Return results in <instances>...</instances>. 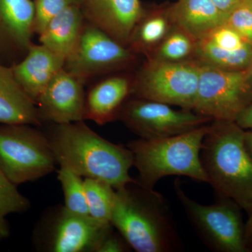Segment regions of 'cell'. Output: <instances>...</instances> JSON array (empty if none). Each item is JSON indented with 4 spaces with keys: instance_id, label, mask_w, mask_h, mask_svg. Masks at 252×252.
<instances>
[{
    "instance_id": "5",
    "label": "cell",
    "mask_w": 252,
    "mask_h": 252,
    "mask_svg": "<svg viewBox=\"0 0 252 252\" xmlns=\"http://www.w3.org/2000/svg\"><path fill=\"white\" fill-rule=\"evenodd\" d=\"M33 126L0 125V169L16 186L49 175L58 163L45 132Z\"/></svg>"
},
{
    "instance_id": "19",
    "label": "cell",
    "mask_w": 252,
    "mask_h": 252,
    "mask_svg": "<svg viewBox=\"0 0 252 252\" xmlns=\"http://www.w3.org/2000/svg\"><path fill=\"white\" fill-rule=\"evenodd\" d=\"M85 20L81 6H69L46 25L39 34L40 44L66 61L77 49Z\"/></svg>"
},
{
    "instance_id": "2",
    "label": "cell",
    "mask_w": 252,
    "mask_h": 252,
    "mask_svg": "<svg viewBox=\"0 0 252 252\" xmlns=\"http://www.w3.org/2000/svg\"><path fill=\"white\" fill-rule=\"evenodd\" d=\"M111 223L136 252H171L181 248L163 197L137 180L115 190Z\"/></svg>"
},
{
    "instance_id": "12",
    "label": "cell",
    "mask_w": 252,
    "mask_h": 252,
    "mask_svg": "<svg viewBox=\"0 0 252 252\" xmlns=\"http://www.w3.org/2000/svg\"><path fill=\"white\" fill-rule=\"evenodd\" d=\"M85 80L63 69L36 101L42 122L69 124L85 121Z\"/></svg>"
},
{
    "instance_id": "27",
    "label": "cell",
    "mask_w": 252,
    "mask_h": 252,
    "mask_svg": "<svg viewBox=\"0 0 252 252\" xmlns=\"http://www.w3.org/2000/svg\"><path fill=\"white\" fill-rule=\"evenodd\" d=\"M225 23L252 46V9L245 0L228 14Z\"/></svg>"
},
{
    "instance_id": "17",
    "label": "cell",
    "mask_w": 252,
    "mask_h": 252,
    "mask_svg": "<svg viewBox=\"0 0 252 252\" xmlns=\"http://www.w3.org/2000/svg\"><path fill=\"white\" fill-rule=\"evenodd\" d=\"M132 89V81L125 76H113L99 81L86 94L84 119L102 126L117 119Z\"/></svg>"
},
{
    "instance_id": "32",
    "label": "cell",
    "mask_w": 252,
    "mask_h": 252,
    "mask_svg": "<svg viewBox=\"0 0 252 252\" xmlns=\"http://www.w3.org/2000/svg\"><path fill=\"white\" fill-rule=\"evenodd\" d=\"M249 212L250 216L245 224V242L248 252L252 250V208Z\"/></svg>"
},
{
    "instance_id": "10",
    "label": "cell",
    "mask_w": 252,
    "mask_h": 252,
    "mask_svg": "<svg viewBox=\"0 0 252 252\" xmlns=\"http://www.w3.org/2000/svg\"><path fill=\"white\" fill-rule=\"evenodd\" d=\"M170 106L135 97L124 104L117 119L140 138L146 140L180 135L212 121L192 110H175Z\"/></svg>"
},
{
    "instance_id": "18",
    "label": "cell",
    "mask_w": 252,
    "mask_h": 252,
    "mask_svg": "<svg viewBox=\"0 0 252 252\" xmlns=\"http://www.w3.org/2000/svg\"><path fill=\"white\" fill-rule=\"evenodd\" d=\"M42 123L36 102L18 84L12 67L0 64V125Z\"/></svg>"
},
{
    "instance_id": "35",
    "label": "cell",
    "mask_w": 252,
    "mask_h": 252,
    "mask_svg": "<svg viewBox=\"0 0 252 252\" xmlns=\"http://www.w3.org/2000/svg\"><path fill=\"white\" fill-rule=\"evenodd\" d=\"M249 71H250V75H251V77L252 79V63L250 67L248 68Z\"/></svg>"
},
{
    "instance_id": "28",
    "label": "cell",
    "mask_w": 252,
    "mask_h": 252,
    "mask_svg": "<svg viewBox=\"0 0 252 252\" xmlns=\"http://www.w3.org/2000/svg\"><path fill=\"white\" fill-rule=\"evenodd\" d=\"M205 39L215 46L225 50H238L250 45L240 34L226 23L212 31Z\"/></svg>"
},
{
    "instance_id": "36",
    "label": "cell",
    "mask_w": 252,
    "mask_h": 252,
    "mask_svg": "<svg viewBox=\"0 0 252 252\" xmlns=\"http://www.w3.org/2000/svg\"></svg>"
},
{
    "instance_id": "1",
    "label": "cell",
    "mask_w": 252,
    "mask_h": 252,
    "mask_svg": "<svg viewBox=\"0 0 252 252\" xmlns=\"http://www.w3.org/2000/svg\"><path fill=\"white\" fill-rule=\"evenodd\" d=\"M45 133L60 166L84 178L102 181L115 190L135 180L129 175L133 166L130 149L105 140L84 121L52 124Z\"/></svg>"
},
{
    "instance_id": "22",
    "label": "cell",
    "mask_w": 252,
    "mask_h": 252,
    "mask_svg": "<svg viewBox=\"0 0 252 252\" xmlns=\"http://www.w3.org/2000/svg\"><path fill=\"white\" fill-rule=\"evenodd\" d=\"M84 189L89 217L102 224H112L115 189L105 182L91 178H84Z\"/></svg>"
},
{
    "instance_id": "6",
    "label": "cell",
    "mask_w": 252,
    "mask_h": 252,
    "mask_svg": "<svg viewBox=\"0 0 252 252\" xmlns=\"http://www.w3.org/2000/svg\"><path fill=\"white\" fill-rule=\"evenodd\" d=\"M201 66L195 59L167 62L149 58L132 81V94L193 111Z\"/></svg>"
},
{
    "instance_id": "7",
    "label": "cell",
    "mask_w": 252,
    "mask_h": 252,
    "mask_svg": "<svg viewBox=\"0 0 252 252\" xmlns=\"http://www.w3.org/2000/svg\"><path fill=\"white\" fill-rule=\"evenodd\" d=\"M113 228L57 205L46 210L38 221L33 243L41 252H97Z\"/></svg>"
},
{
    "instance_id": "11",
    "label": "cell",
    "mask_w": 252,
    "mask_h": 252,
    "mask_svg": "<svg viewBox=\"0 0 252 252\" xmlns=\"http://www.w3.org/2000/svg\"><path fill=\"white\" fill-rule=\"evenodd\" d=\"M134 52L102 30L86 23L75 52L66 60L64 69L86 80L127 65Z\"/></svg>"
},
{
    "instance_id": "33",
    "label": "cell",
    "mask_w": 252,
    "mask_h": 252,
    "mask_svg": "<svg viewBox=\"0 0 252 252\" xmlns=\"http://www.w3.org/2000/svg\"><path fill=\"white\" fill-rule=\"evenodd\" d=\"M245 142L247 149L252 158V130H245Z\"/></svg>"
},
{
    "instance_id": "20",
    "label": "cell",
    "mask_w": 252,
    "mask_h": 252,
    "mask_svg": "<svg viewBox=\"0 0 252 252\" xmlns=\"http://www.w3.org/2000/svg\"><path fill=\"white\" fill-rule=\"evenodd\" d=\"M172 26L167 11L162 14L144 13L132 31L127 46L134 53L152 54Z\"/></svg>"
},
{
    "instance_id": "4",
    "label": "cell",
    "mask_w": 252,
    "mask_h": 252,
    "mask_svg": "<svg viewBox=\"0 0 252 252\" xmlns=\"http://www.w3.org/2000/svg\"><path fill=\"white\" fill-rule=\"evenodd\" d=\"M209 130L207 124L172 137L131 141L127 147L139 172L137 181L149 189H154L159 180L169 176H185L207 183L200 152Z\"/></svg>"
},
{
    "instance_id": "31",
    "label": "cell",
    "mask_w": 252,
    "mask_h": 252,
    "mask_svg": "<svg viewBox=\"0 0 252 252\" xmlns=\"http://www.w3.org/2000/svg\"><path fill=\"white\" fill-rule=\"evenodd\" d=\"M219 9L228 15L244 0H212Z\"/></svg>"
},
{
    "instance_id": "9",
    "label": "cell",
    "mask_w": 252,
    "mask_h": 252,
    "mask_svg": "<svg viewBox=\"0 0 252 252\" xmlns=\"http://www.w3.org/2000/svg\"><path fill=\"white\" fill-rule=\"evenodd\" d=\"M252 102L248 69L228 71L202 64L193 112L212 122H235Z\"/></svg>"
},
{
    "instance_id": "29",
    "label": "cell",
    "mask_w": 252,
    "mask_h": 252,
    "mask_svg": "<svg viewBox=\"0 0 252 252\" xmlns=\"http://www.w3.org/2000/svg\"><path fill=\"white\" fill-rule=\"evenodd\" d=\"M130 245L119 233L111 230L101 243L97 252H125L130 251Z\"/></svg>"
},
{
    "instance_id": "14",
    "label": "cell",
    "mask_w": 252,
    "mask_h": 252,
    "mask_svg": "<svg viewBox=\"0 0 252 252\" xmlns=\"http://www.w3.org/2000/svg\"><path fill=\"white\" fill-rule=\"evenodd\" d=\"M65 59L42 44H32L21 62L12 66L15 78L34 102L64 68Z\"/></svg>"
},
{
    "instance_id": "34",
    "label": "cell",
    "mask_w": 252,
    "mask_h": 252,
    "mask_svg": "<svg viewBox=\"0 0 252 252\" xmlns=\"http://www.w3.org/2000/svg\"><path fill=\"white\" fill-rule=\"evenodd\" d=\"M245 1H246L247 4H248L252 9V0H245Z\"/></svg>"
},
{
    "instance_id": "25",
    "label": "cell",
    "mask_w": 252,
    "mask_h": 252,
    "mask_svg": "<svg viewBox=\"0 0 252 252\" xmlns=\"http://www.w3.org/2000/svg\"><path fill=\"white\" fill-rule=\"evenodd\" d=\"M58 180L64 194V207L73 213L89 216L84 177L68 167L60 166Z\"/></svg>"
},
{
    "instance_id": "26",
    "label": "cell",
    "mask_w": 252,
    "mask_h": 252,
    "mask_svg": "<svg viewBox=\"0 0 252 252\" xmlns=\"http://www.w3.org/2000/svg\"><path fill=\"white\" fill-rule=\"evenodd\" d=\"M84 0H34L35 7L34 32L39 34L55 17L68 7L81 6Z\"/></svg>"
},
{
    "instance_id": "13",
    "label": "cell",
    "mask_w": 252,
    "mask_h": 252,
    "mask_svg": "<svg viewBox=\"0 0 252 252\" xmlns=\"http://www.w3.org/2000/svg\"><path fill=\"white\" fill-rule=\"evenodd\" d=\"M81 9L88 23L126 46L144 14L140 0H84Z\"/></svg>"
},
{
    "instance_id": "8",
    "label": "cell",
    "mask_w": 252,
    "mask_h": 252,
    "mask_svg": "<svg viewBox=\"0 0 252 252\" xmlns=\"http://www.w3.org/2000/svg\"><path fill=\"white\" fill-rule=\"evenodd\" d=\"M176 195L198 234L214 251L248 252L245 242V223L240 209L231 199L204 205L189 198L175 181Z\"/></svg>"
},
{
    "instance_id": "3",
    "label": "cell",
    "mask_w": 252,
    "mask_h": 252,
    "mask_svg": "<svg viewBox=\"0 0 252 252\" xmlns=\"http://www.w3.org/2000/svg\"><path fill=\"white\" fill-rule=\"evenodd\" d=\"M200 159L208 182L220 196L241 208L252 207V158L245 130L235 122H213L205 135Z\"/></svg>"
},
{
    "instance_id": "21",
    "label": "cell",
    "mask_w": 252,
    "mask_h": 252,
    "mask_svg": "<svg viewBox=\"0 0 252 252\" xmlns=\"http://www.w3.org/2000/svg\"><path fill=\"white\" fill-rule=\"evenodd\" d=\"M200 63L228 71L245 70L252 63V46L238 50H225L207 39L197 41L194 56Z\"/></svg>"
},
{
    "instance_id": "23",
    "label": "cell",
    "mask_w": 252,
    "mask_h": 252,
    "mask_svg": "<svg viewBox=\"0 0 252 252\" xmlns=\"http://www.w3.org/2000/svg\"><path fill=\"white\" fill-rule=\"evenodd\" d=\"M16 187L0 169V242L10 235L6 217L11 214L27 212L31 206L29 200Z\"/></svg>"
},
{
    "instance_id": "24",
    "label": "cell",
    "mask_w": 252,
    "mask_h": 252,
    "mask_svg": "<svg viewBox=\"0 0 252 252\" xmlns=\"http://www.w3.org/2000/svg\"><path fill=\"white\" fill-rule=\"evenodd\" d=\"M196 41L185 32L172 26L167 36L152 53V59L167 62L187 61L194 56Z\"/></svg>"
},
{
    "instance_id": "37",
    "label": "cell",
    "mask_w": 252,
    "mask_h": 252,
    "mask_svg": "<svg viewBox=\"0 0 252 252\" xmlns=\"http://www.w3.org/2000/svg\"></svg>"
},
{
    "instance_id": "15",
    "label": "cell",
    "mask_w": 252,
    "mask_h": 252,
    "mask_svg": "<svg viewBox=\"0 0 252 252\" xmlns=\"http://www.w3.org/2000/svg\"><path fill=\"white\" fill-rule=\"evenodd\" d=\"M34 0H0V47L26 55L34 33Z\"/></svg>"
},
{
    "instance_id": "30",
    "label": "cell",
    "mask_w": 252,
    "mask_h": 252,
    "mask_svg": "<svg viewBox=\"0 0 252 252\" xmlns=\"http://www.w3.org/2000/svg\"><path fill=\"white\" fill-rule=\"evenodd\" d=\"M235 123L245 130H252V102L235 120Z\"/></svg>"
},
{
    "instance_id": "16",
    "label": "cell",
    "mask_w": 252,
    "mask_h": 252,
    "mask_svg": "<svg viewBox=\"0 0 252 252\" xmlns=\"http://www.w3.org/2000/svg\"><path fill=\"white\" fill-rule=\"evenodd\" d=\"M167 11L172 26L196 42L225 24L228 16L212 0H177Z\"/></svg>"
}]
</instances>
